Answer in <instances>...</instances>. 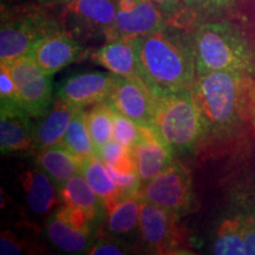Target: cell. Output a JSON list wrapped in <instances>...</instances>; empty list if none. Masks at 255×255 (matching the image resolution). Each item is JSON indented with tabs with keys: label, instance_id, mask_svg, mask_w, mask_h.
<instances>
[{
	"label": "cell",
	"instance_id": "obj_35",
	"mask_svg": "<svg viewBox=\"0 0 255 255\" xmlns=\"http://www.w3.org/2000/svg\"><path fill=\"white\" fill-rule=\"evenodd\" d=\"M41 5H65L72 0H37Z\"/></svg>",
	"mask_w": 255,
	"mask_h": 255
},
{
	"label": "cell",
	"instance_id": "obj_16",
	"mask_svg": "<svg viewBox=\"0 0 255 255\" xmlns=\"http://www.w3.org/2000/svg\"><path fill=\"white\" fill-rule=\"evenodd\" d=\"M78 108L57 100L33 126V150L39 151L49 146L63 144L64 136Z\"/></svg>",
	"mask_w": 255,
	"mask_h": 255
},
{
	"label": "cell",
	"instance_id": "obj_15",
	"mask_svg": "<svg viewBox=\"0 0 255 255\" xmlns=\"http://www.w3.org/2000/svg\"><path fill=\"white\" fill-rule=\"evenodd\" d=\"M136 170L142 184L152 180L174 161V152L151 126H139V139L132 148Z\"/></svg>",
	"mask_w": 255,
	"mask_h": 255
},
{
	"label": "cell",
	"instance_id": "obj_26",
	"mask_svg": "<svg viewBox=\"0 0 255 255\" xmlns=\"http://www.w3.org/2000/svg\"><path fill=\"white\" fill-rule=\"evenodd\" d=\"M85 116H87V111L84 109L77 110V113L72 117L68 129H66L65 136L63 139V145L81 163L87 158L96 155L92 139L87 127Z\"/></svg>",
	"mask_w": 255,
	"mask_h": 255
},
{
	"label": "cell",
	"instance_id": "obj_20",
	"mask_svg": "<svg viewBox=\"0 0 255 255\" xmlns=\"http://www.w3.org/2000/svg\"><path fill=\"white\" fill-rule=\"evenodd\" d=\"M37 162L58 188L82 171L81 162L63 144L37 151Z\"/></svg>",
	"mask_w": 255,
	"mask_h": 255
},
{
	"label": "cell",
	"instance_id": "obj_9",
	"mask_svg": "<svg viewBox=\"0 0 255 255\" xmlns=\"http://www.w3.org/2000/svg\"><path fill=\"white\" fill-rule=\"evenodd\" d=\"M94 221L83 210L63 205L46 220L47 237L66 253H82L90 248Z\"/></svg>",
	"mask_w": 255,
	"mask_h": 255
},
{
	"label": "cell",
	"instance_id": "obj_28",
	"mask_svg": "<svg viewBox=\"0 0 255 255\" xmlns=\"http://www.w3.org/2000/svg\"><path fill=\"white\" fill-rule=\"evenodd\" d=\"M232 207L239 213L244 225L246 255H255V193L239 194Z\"/></svg>",
	"mask_w": 255,
	"mask_h": 255
},
{
	"label": "cell",
	"instance_id": "obj_34",
	"mask_svg": "<svg viewBox=\"0 0 255 255\" xmlns=\"http://www.w3.org/2000/svg\"><path fill=\"white\" fill-rule=\"evenodd\" d=\"M152 1L164 14L168 24L175 23L177 20L182 7V0H152Z\"/></svg>",
	"mask_w": 255,
	"mask_h": 255
},
{
	"label": "cell",
	"instance_id": "obj_13",
	"mask_svg": "<svg viewBox=\"0 0 255 255\" xmlns=\"http://www.w3.org/2000/svg\"><path fill=\"white\" fill-rule=\"evenodd\" d=\"M83 55L84 47L77 38L59 27L38 40L27 56L32 57L44 72L52 76Z\"/></svg>",
	"mask_w": 255,
	"mask_h": 255
},
{
	"label": "cell",
	"instance_id": "obj_17",
	"mask_svg": "<svg viewBox=\"0 0 255 255\" xmlns=\"http://www.w3.org/2000/svg\"><path fill=\"white\" fill-rule=\"evenodd\" d=\"M91 59L102 68L121 77H139L138 59L133 39L109 40L91 55Z\"/></svg>",
	"mask_w": 255,
	"mask_h": 255
},
{
	"label": "cell",
	"instance_id": "obj_1",
	"mask_svg": "<svg viewBox=\"0 0 255 255\" xmlns=\"http://www.w3.org/2000/svg\"><path fill=\"white\" fill-rule=\"evenodd\" d=\"M139 77L155 95L190 90L197 77L191 34L162 30L133 39Z\"/></svg>",
	"mask_w": 255,
	"mask_h": 255
},
{
	"label": "cell",
	"instance_id": "obj_8",
	"mask_svg": "<svg viewBox=\"0 0 255 255\" xmlns=\"http://www.w3.org/2000/svg\"><path fill=\"white\" fill-rule=\"evenodd\" d=\"M64 30L72 36H109L117 17L116 0H72L63 7Z\"/></svg>",
	"mask_w": 255,
	"mask_h": 255
},
{
	"label": "cell",
	"instance_id": "obj_22",
	"mask_svg": "<svg viewBox=\"0 0 255 255\" xmlns=\"http://www.w3.org/2000/svg\"><path fill=\"white\" fill-rule=\"evenodd\" d=\"M82 175L101 200L105 209L126 197L115 183L107 165L98 156H91L82 162Z\"/></svg>",
	"mask_w": 255,
	"mask_h": 255
},
{
	"label": "cell",
	"instance_id": "obj_3",
	"mask_svg": "<svg viewBox=\"0 0 255 255\" xmlns=\"http://www.w3.org/2000/svg\"><path fill=\"white\" fill-rule=\"evenodd\" d=\"M197 76L210 71L255 72V53L245 33L228 20L206 21L191 33Z\"/></svg>",
	"mask_w": 255,
	"mask_h": 255
},
{
	"label": "cell",
	"instance_id": "obj_14",
	"mask_svg": "<svg viewBox=\"0 0 255 255\" xmlns=\"http://www.w3.org/2000/svg\"><path fill=\"white\" fill-rule=\"evenodd\" d=\"M115 81L114 73H79L66 79L58 89L57 98L78 109L105 102Z\"/></svg>",
	"mask_w": 255,
	"mask_h": 255
},
{
	"label": "cell",
	"instance_id": "obj_30",
	"mask_svg": "<svg viewBox=\"0 0 255 255\" xmlns=\"http://www.w3.org/2000/svg\"><path fill=\"white\" fill-rule=\"evenodd\" d=\"M0 108L1 110H24L7 64L0 63Z\"/></svg>",
	"mask_w": 255,
	"mask_h": 255
},
{
	"label": "cell",
	"instance_id": "obj_19",
	"mask_svg": "<svg viewBox=\"0 0 255 255\" xmlns=\"http://www.w3.org/2000/svg\"><path fill=\"white\" fill-rule=\"evenodd\" d=\"M51 177L43 169H31L21 175L28 208L36 215H47L58 208L60 197Z\"/></svg>",
	"mask_w": 255,
	"mask_h": 255
},
{
	"label": "cell",
	"instance_id": "obj_29",
	"mask_svg": "<svg viewBox=\"0 0 255 255\" xmlns=\"http://www.w3.org/2000/svg\"><path fill=\"white\" fill-rule=\"evenodd\" d=\"M97 156L104 162L105 165H109L121 173H136L137 171L132 149L128 148L115 139L108 142L101 149Z\"/></svg>",
	"mask_w": 255,
	"mask_h": 255
},
{
	"label": "cell",
	"instance_id": "obj_32",
	"mask_svg": "<svg viewBox=\"0 0 255 255\" xmlns=\"http://www.w3.org/2000/svg\"><path fill=\"white\" fill-rule=\"evenodd\" d=\"M129 253V247L123 242L111 240L109 238L100 239L88 250V254L91 255H123Z\"/></svg>",
	"mask_w": 255,
	"mask_h": 255
},
{
	"label": "cell",
	"instance_id": "obj_5",
	"mask_svg": "<svg viewBox=\"0 0 255 255\" xmlns=\"http://www.w3.org/2000/svg\"><path fill=\"white\" fill-rule=\"evenodd\" d=\"M58 24L36 8L2 11L0 25V63L8 64L27 56L36 43Z\"/></svg>",
	"mask_w": 255,
	"mask_h": 255
},
{
	"label": "cell",
	"instance_id": "obj_18",
	"mask_svg": "<svg viewBox=\"0 0 255 255\" xmlns=\"http://www.w3.org/2000/svg\"><path fill=\"white\" fill-rule=\"evenodd\" d=\"M0 149L4 155L33 149V126L24 110H0Z\"/></svg>",
	"mask_w": 255,
	"mask_h": 255
},
{
	"label": "cell",
	"instance_id": "obj_24",
	"mask_svg": "<svg viewBox=\"0 0 255 255\" xmlns=\"http://www.w3.org/2000/svg\"><path fill=\"white\" fill-rule=\"evenodd\" d=\"M143 199L139 193L122 197L107 209V228L114 235H127L138 228Z\"/></svg>",
	"mask_w": 255,
	"mask_h": 255
},
{
	"label": "cell",
	"instance_id": "obj_23",
	"mask_svg": "<svg viewBox=\"0 0 255 255\" xmlns=\"http://www.w3.org/2000/svg\"><path fill=\"white\" fill-rule=\"evenodd\" d=\"M237 0H182L181 13L176 25L181 26H197L206 21L218 20L233 11Z\"/></svg>",
	"mask_w": 255,
	"mask_h": 255
},
{
	"label": "cell",
	"instance_id": "obj_2",
	"mask_svg": "<svg viewBox=\"0 0 255 255\" xmlns=\"http://www.w3.org/2000/svg\"><path fill=\"white\" fill-rule=\"evenodd\" d=\"M247 75L210 71L199 75L193 96L199 108L206 135L223 138L240 126L247 102Z\"/></svg>",
	"mask_w": 255,
	"mask_h": 255
},
{
	"label": "cell",
	"instance_id": "obj_31",
	"mask_svg": "<svg viewBox=\"0 0 255 255\" xmlns=\"http://www.w3.org/2000/svg\"><path fill=\"white\" fill-rule=\"evenodd\" d=\"M113 139L132 149L139 139V126L114 110Z\"/></svg>",
	"mask_w": 255,
	"mask_h": 255
},
{
	"label": "cell",
	"instance_id": "obj_10",
	"mask_svg": "<svg viewBox=\"0 0 255 255\" xmlns=\"http://www.w3.org/2000/svg\"><path fill=\"white\" fill-rule=\"evenodd\" d=\"M117 17L109 40L146 36L162 30L168 25L167 19L152 0H116Z\"/></svg>",
	"mask_w": 255,
	"mask_h": 255
},
{
	"label": "cell",
	"instance_id": "obj_33",
	"mask_svg": "<svg viewBox=\"0 0 255 255\" xmlns=\"http://www.w3.org/2000/svg\"><path fill=\"white\" fill-rule=\"evenodd\" d=\"M27 252L26 244L18 239L13 233L4 231L0 237V254L1 255H19Z\"/></svg>",
	"mask_w": 255,
	"mask_h": 255
},
{
	"label": "cell",
	"instance_id": "obj_36",
	"mask_svg": "<svg viewBox=\"0 0 255 255\" xmlns=\"http://www.w3.org/2000/svg\"><path fill=\"white\" fill-rule=\"evenodd\" d=\"M252 123H253V129L255 133V95L253 97V104H252Z\"/></svg>",
	"mask_w": 255,
	"mask_h": 255
},
{
	"label": "cell",
	"instance_id": "obj_7",
	"mask_svg": "<svg viewBox=\"0 0 255 255\" xmlns=\"http://www.w3.org/2000/svg\"><path fill=\"white\" fill-rule=\"evenodd\" d=\"M7 66L25 113L31 119L43 116L53 104L51 76L30 56L20 57Z\"/></svg>",
	"mask_w": 255,
	"mask_h": 255
},
{
	"label": "cell",
	"instance_id": "obj_27",
	"mask_svg": "<svg viewBox=\"0 0 255 255\" xmlns=\"http://www.w3.org/2000/svg\"><path fill=\"white\" fill-rule=\"evenodd\" d=\"M85 120L97 156L101 149L113 139L114 110L107 102H101L87 111Z\"/></svg>",
	"mask_w": 255,
	"mask_h": 255
},
{
	"label": "cell",
	"instance_id": "obj_11",
	"mask_svg": "<svg viewBox=\"0 0 255 255\" xmlns=\"http://www.w3.org/2000/svg\"><path fill=\"white\" fill-rule=\"evenodd\" d=\"M108 104L138 126H150L155 95L141 77H121L115 81L107 98Z\"/></svg>",
	"mask_w": 255,
	"mask_h": 255
},
{
	"label": "cell",
	"instance_id": "obj_21",
	"mask_svg": "<svg viewBox=\"0 0 255 255\" xmlns=\"http://www.w3.org/2000/svg\"><path fill=\"white\" fill-rule=\"evenodd\" d=\"M212 252L218 255H246L244 225L233 207L223 214L213 237Z\"/></svg>",
	"mask_w": 255,
	"mask_h": 255
},
{
	"label": "cell",
	"instance_id": "obj_6",
	"mask_svg": "<svg viewBox=\"0 0 255 255\" xmlns=\"http://www.w3.org/2000/svg\"><path fill=\"white\" fill-rule=\"evenodd\" d=\"M138 193L143 201L170 210L178 216L191 210L195 200L190 171L175 159L157 176L143 183Z\"/></svg>",
	"mask_w": 255,
	"mask_h": 255
},
{
	"label": "cell",
	"instance_id": "obj_12",
	"mask_svg": "<svg viewBox=\"0 0 255 255\" xmlns=\"http://www.w3.org/2000/svg\"><path fill=\"white\" fill-rule=\"evenodd\" d=\"M178 215L143 201L138 231L143 244L156 254L176 253L182 244L177 226Z\"/></svg>",
	"mask_w": 255,
	"mask_h": 255
},
{
	"label": "cell",
	"instance_id": "obj_25",
	"mask_svg": "<svg viewBox=\"0 0 255 255\" xmlns=\"http://www.w3.org/2000/svg\"><path fill=\"white\" fill-rule=\"evenodd\" d=\"M59 197L63 205L81 209L94 220L97 218L101 206H103L82 173L69 178L59 188Z\"/></svg>",
	"mask_w": 255,
	"mask_h": 255
},
{
	"label": "cell",
	"instance_id": "obj_4",
	"mask_svg": "<svg viewBox=\"0 0 255 255\" xmlns=\"http://www.w3.org/2000/svg\"><path fill=\"white\" fill-rule=\"evenodd\" d=\"M150 126L174 154L193 150L206 135L191 89L155 95Z\"/></svg>",
	"mask_w": 255,
	"mask_h": 255
}]
</instances>
